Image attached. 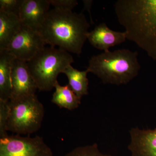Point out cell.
<instances>
[{
	"label": "cell",
	"instance_id": "1",
	"mask_svg": "<svg viewBox=\"0 0 156 156\" xmlns=\"http://www.w3.org/2000/svg\"><path fill=\"white\" fill-rule=\"evenodd\" d=\"M114 9L127 39L156 60V0H118Z\"/></svg>",
	"mask_w": 156,
	"mask_h": 156
},
{
	"label": "cell",
	"instance_id": "2",
	"mask_svg": "<svg viewBox=\"0 0 156 156\" xmlns=\"http://www.w3.org/2000/svg\"><path fill=\"white\" fill-rule=\"evenodd\" d=\"M90 25L83 12L53 9L48 12L38 32L46 44L69 53L81 54Z\"/></svg>",
	"mask_w": 156,
	"mask_h": 156
},
{
	"label": "cell",
	"instance_id": "3",
	"mask_svg": "<svg viewBox=\"0 0 156 156\" xmlns=\"http://www.w3.org/2000/svg\"><path fill=\"white\" fill-rule=\"evenodd\" d=\"M138 56L137 51L126 49L103 52L90 58L87 69L103 83L126 85L139 74Z\"/></svg>",
	"mask_w": 156,
	"mask_h": 156
},
{
	"label": "cell",
	"instance_id": "4",
	"mask_svg": "<svg viewBox=\"0 0 156 156\" xmlns=\"http://www.w3.org/2000/svg\"><path fill=\"white\" fill-rule=\"evenodd\" d=\"M74 62L69 52L50 47L43 48L27 63L38 89L49 91L54 88L59 74Z\"/></svg>",
	"mask_w": 156,
	"mask_h": 156
},
{
	"label": "cell",
	"instance_id": "5",
	"mask_svg": "<svg viewBox=\"0 0 156 156\" xmlns=\"http://www.w3.org/2000/svg\"><path fill=\"white\" fill-rule=\"evenodd\" d=\"M9 106L7 131L18 135H29L40 129L44 108L36 95L11 99Z\"/></svg>",
	"mask_w": 156,
	"mask_h": 156
},
{
	"label": "cell",
	"instance_id": "6",
	"mask_svg": "<svg viewBox=\"0 0 156 156\" xmlns=\"http://www.w3.org/2000/svg\"><path fill=\"white\" fill-rule=\"evenodd\" d=\"M0 156H53L51 148L41 136L20 135L0 138Z\"/></svg>",
	"mask_w": 156,
	"mask_h": 156
},
{
	"label": "cell",
	"instance_id": "7",
	"mask_svg": "<svg viewBox=\"0 0 156 156\" xmlns=\"http://www.w3.org/2000/svg\"><path fill=\"white\" fill-rule=\"evenodd\" d=\"M46 44L38 32L22 25L5 50L17 59L27 62L45 48Z\"/></svg>",
	"mask_w": 156,
	"mask_h": 156
},
{
	"label": "cell",
	"instance_id": "8",
	"mask_svg": "<svg viewBox=\"0 0 156 156\" xmlns=\"http://www.w3.org/2000/svg\"><path fill=\"white\" fill-rule=\"evenodd\" d=\"M11 99L36 95L37 87L27 62L14 59L11 70Z\"/></svg>",
	"mask_w": 156,
	"mask_h": 156
},
{
	"label": "cell",
	"instance_id": "9",
	"mask_svg": "<svg viewBox=\"0 0 156 156\" xmlns=\"http://www.w3.org/2000/svg\"><path fill=\"white\" fill-rule=\"evenodd\" d=\"M129 132L131 141L128 149L131 156H156V128L140 129L136 127Z\"/></svg>",
	"mask_w": 156,
	"mask_h": 156
},
{
	"label": "cell",
	"instance_id": "10",
	"mask_svg": "<svg viewBox=\"0 0 156 156\" xmlns=\"http://www.w3.org/2000/svg\"><path fill=\"white\" fill-rule=\"evenodd\" d=\"M50 5L48 0H23L19 16L22 25L37 31L46 19Z\"/></svg>",
	"mask_w": 156,
	"mask_h": 156
},
{
	"label": "cell",
	"instance_id": "11",
	"mask_svg": "<svg viewBox=\"0 0 156 156\" xmlns=\"http://www.w3.org/2000/svg\"><path fill=\"white\" fill-rule=\"evenodd\" d=\"M87 38L94 48L106 52L109 51L111 48L126 41L127 35L126 31L112 30L106 23H102L96 26L93 30L89 32Z\"/></svg>",
	"mask_w": 156,
	"mask_h": 156
},
{
	"label": "cell",
	"instance_id": "12",
	"mask_svg": "<svg viewBox=\"0 0 156 156\" xmlns=\"http://www.w3.org/2000/svg\"><path fill=\"white\" fill-rule=\"evenodd\" d=\"M15 57L5 50H0V100L11 97V70Z\"/></svg>",
	"mask_w": 156,
	"mask_h": 156
},
{
	"label": "cell",
	"instance_id": "13",
	"mask_svg": "<svg viewBox=\"0 0 156 156\" xmlns=\"http://www.w3.org/2000/svg\"><path fill=\"white\" fill-rule=\"evenodd\" d=\"M22 26L19 17L0 11V50L7 49Z\"/></svg>",
	"mask_w": 156,
	"mask_h": 156
},
{
	"label": "cell",
	"instance_id": "14",
	"mask_svg": "<svg viewBox=\"0 0 156 156\" xmlns=\"http://www.w3.org/2000/svg\"><path fill=\"white\" fill-rule=\"evenodd\" d=\"M55 91L51 101L60 108L73 110L77 108L81 104L80 98L77 96L69 85L61 86L56 81L54 85Z\"/></svg>",
	"mask_w": 156,
	"mask_h": 156
},
{
	"label": "cell",
	"instance_id": "15",
	"mask_svg": "<svg viewBox=\"0 0 156 156\" xmlns=\"http://www.w3.org/2000/svg\"><path fill=\"white\" fill-rule=\"evenodd\" d=\"M62 73L67 77L69 86L79 98L81 99L84 95H88L89 80L87 76L89 72L87 69L81 71L70 65Z\"/></svg>",
	"mask_w": 156,
	"mask_h": 156
},
{
	"label": "cell",
	"instance_id": "16",
	"mask_svg": "<svg viewBox=\"0 0 156 156\" xmlns=\"http://www.w3.org/2000/svg\"><path fill=\"white\" fill-rule=\"evenodd\" d=\"M65 156H112L102 153L96 143L79 147L74 149Z\"/></svg>",
	"mask_w": 156,
	"mask_h": 156
},
{
	"label": "cell",
	"instance_id": "17",
	"mask_svg": "<svg viewBox=\"0 0 156 156\" xmlns=\"http://www.w3.org/2000/svg\"><path fill=\"white\" fill-rule=\"evenodd\" d=\"M9 101L0 100V138L8 135L7 126L10 111Z\"/></svg>",
	"mask_w": 156,
	"mask_h": 156
},
{
	"label": "cell",
	"instance_id": "18",
	"mask_svg": "<svg viewBox=\"0 0 156 156\" xmlns=\"http://www.w3.org/2000/svg\"><path fill=\"white\" fill-rule=\"evenodd\" d=\"M23 0H1L0 11L14 14L19 17Z\"/></svg>",
	"mask_w": 156,
	"mask_h": 156
},
{
	"label": "cell",
	"instance_id": "19",
	"mask_svg": "<svg viewBox=\"0 0 156 156\" xmlns=\"http://www.w3.org/2000/svg\"><path fill=\"white\" fill-rule=\"evenodd\" d=\"M54 9L64 11H72L78 5L76 0H48Z\"/></svg>",
	"mask_w": 156,
	"mask_h": 156
},
{
	"label": "cell",
	"instance_id": "20",
	"mask_svg": "<svg viewBox=\"0 0 156 156\" xmlns=\"http://www.w3.org/2000/svg\"><path fill=\"white\" fill-rule=\"evenodd\" d=\"M84 3V10H86L89 12V15H90V21L91 24H93L94 23L93 19H92V15L91 13V9L92 8L93 1L92 0H84L83 1Z\"/></svg>",
	"mask_w": 156,
	"mask_h": 156
}]
</instances>
